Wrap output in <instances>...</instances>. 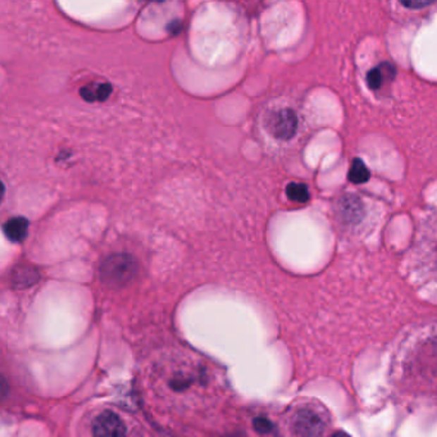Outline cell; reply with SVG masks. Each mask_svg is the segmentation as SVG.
Returning <instances> with one entry per match:
<instances>
[{"label": "cell", "mask_w": 437, "mask_h": 437, "mask_svg": "<svg viewBox=\"0 0 437 437\" xmlns=\"http://www.w3.org/2000/svg\"><path fill=\"white\" fill-rule=\"evenodd\" d=\"M388 378L404 407L437 416V321L417 326L402 338Z\"/></svg>", "instance_id": "1"}, {"label": "cell", "mask_w": 437, "mask_h": 437, "mask_svg": "<svg viewBox=\"0 0 437 437\" xmlns=\"http://www.w3.org/2000/svg\"><path fill=\"white\" fill-rule=\"evenodd\" d=\"M405 266L410 281L423 297L437 303V205L419 219Z\"/></svg>", "instance_id": "2"}, {"label": "cell", "mask_w": 437, "mask_h": 437, "mask_svg": "<svg viewBox=\"0 0 437 437\" xmlns=\"http://www.w3.org/2000/svg\"><path fill=\"white\" fill-rule=\"evenodd\" d=\"M136 261L128 254H114L103 261L100 267L101 281L111 288H123L134 278Z\"/></svg>", "instance_id": "3"}, {"label": "cell", "mask_w": 437, "mask_h": 437, "mask_svg": "<svg viewBox=\"0 0 437 437\" xmlns=\"http://www.w3.org/2000/svg\"><path fill=\"white\" fill-rule=\"evenodd\" d=\"M328 429L322 409L305 405L297 409L291 419V430L297 437H322Z\"/></svg>", "instance_id": "4"}, {"label": "cell", "mask_w": 437, "mask_h": 437, "mask_svg": "<svg viewBox=\"0 0 437 437\" xmlns=\"http://www.w3.org/2000/svg\"><path fill=\"white\" fill-rule=\"evenodd\" d=\"M92 437H126V426L112 410H104L92 422Z\"/></svg>", "instance_id": "5"}, {"label": "cell", "mask_w": 437, "mask_h": 437, "mask_svg": "<svg viewBox=\"0 0 437 437\" xmlns=\"http://www.w3.org/2000/svg\"><path fill=\"white\" fill-rule=\"evenodd\" d=\"M267 126L268 130L275 135L276 137L288 140L295 134L297 120L293 111L282 109L269 117Z\"/></svg>", "instance_id": "6"}, {"label": "cell", "mask_w": 437, "mask_h": 437, "mask_svg": "<svg viewBox=\"0 0 437 437\" xmlns=\"http://www.w3.org/2000/svg\"><path fill=\"white\" fill-rule=\"evenodd\" d=\"M3 231L6 233L8 240L13 241V242H22L23 240L27 238L28 233V221L23 217H14V218L8 219L4 223Z\"/></svg>", "instance_id": "7"}, {"label": "cell", "mask_w": 437, "mask_h": 437, "mask_svg": "<svg viewBox=\"0 0 437 437\" xmlns=\"http://www.w3.org/2000/svg\"><path fill=\"white\" fill-rule=\"evenodd\" d=\"M112 92V85L108 82L103 84H89L84 86L80 94L86 101H104L109 98Z\"/></svg>", "instance_id": "8"}, {"label": "cell", "mask_w": 437, "mask_h": 437, "mask_svg": "<svg viewBox=\"0 0 437 437\" xmlns=\"http://www.w3.org/2000/svg\"><path fill=\"white\" fill-rule=\"evenodd\" d=\"M394 72V67H393L391 64H381L377 68L371 70L369 75H368V78H367V81H368L369 87H371L372 90L380 89L381 86L383 85V82L386 81V78H393Z\"/></svg>", "instance_id": "9"}, {"label": "cell", "mask_w": 437, "mask_h": 437, "mask_svg": "<svg viewBox=\"0 0 437 437\" xmlns=\"http://www.w3.org/2000/svg\"><path fill=\"white\" fill-rule=\"evenodd\" d=\"M39 280L37 271L31 267L17 268L12 276V283L18 289H25Z\"/></svg>", "instance_id": "10"}, {"label": "cell", "mask_w": 437, "mask_h": 437, "mask_svg": "<svg viewBox=\"0 0 437 437\" xmlns=\"http://www.w3.org/2000/svg\"><path fill=\"white\" fill-rule=\"evenodd\" d=\"M286 194L290 200L296 203H305L309 200V190L304 183H290L286 187Z\"/></svg>", "instance_id": "11"}, {"label": "cell", "mask_w": 437, "mask_h": 437, "mask_svg": "<svg viewBox=\"0 0 437 437\" xmlns=\"http://www.w3.org/2000/svg\"><path fill=\"white\" fill-rule=\"evenodd\" d=\"M368 178H369V171L367 169L364 163L360 159H354L352 168L349 172V180L354 183H363L368 181Z\"/></svg>", "instance_id": "12"}, {"label": "cell", "mask_w": 437, "mask_h": 437, "mask_svg": "<svg viewBox=\"0 0 437 437\" xmlns=\"http://www.w3.org/2000/svg\"><path fill=\"white\" fill-rule=\"evenodd\" d=\"M254 427H255V430L261 432V433H267L272 429L271 423L268 422L266 418H257V419H254Z\"/></svg>", "instance_id": "13"}, {"label": "cell", "mask_w": 437, "mask_h": 437, "mask_svg": "<svg viewBox=\"0 0 437 437\" xmlns=\"http://www.w3.org/2000/svg\"><path fill=\"white\" fill-rule=\"evenodd\" d=\"M332 437H350V436H347V435H345V433H341V432H338V433H336L335 436H332Z\"/></svg>", "instance_id": "14"}]
</instances>
